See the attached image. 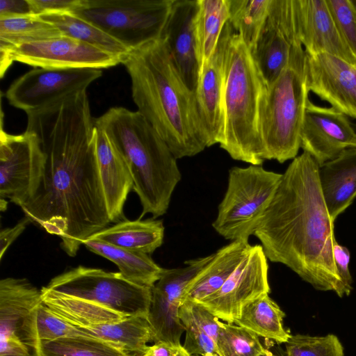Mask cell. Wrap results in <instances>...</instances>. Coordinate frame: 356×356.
Here are the masks:
<instances>
[{
	"label": "cell",
	"mask_w": 356,
	"mask_h": 356,
	"mask_svg": "<svg viewBox=\"0 0 356 356\" xmlns=\"http://www.w3.org/2000/svg\"><path fill=\"white\" fill-rule=\"evenodd\" d=\"M44 156L36 135L0 131V199L19 207L35 193L44 168Z\"/></svg>",
	"instance_id": "obj_11"
},
{
	"label": "cell",
	"mask_w": 356,
	"mask_h": 356,
	"mask_svg": "<svg viewBox=\"0 0 356 356\" xmlns=\"http://www.w3.org/2000/svg\"><path fill=\"white\" fill-rule=\"evenodd\" d=\"M31 220L25 216L14 227L1 229L0 232V259L1 260L10 245L24 231Z\"/></svg>",
	"instance_id": "obj_44"
},
{
	"label": "cell",
	"mask_w": 356,
	"mask_h": 356,
	"mask_svg": "<svg viewBox=\"0 0 356 356\" xmlns=\"http://www.w3.org/2000/svg\"><path fill=\"white\" fill-rule=\"evenodd\" d=\"M46 287L99 303L127 316L148 317L152 300V289L129 282L119 272L83 266L54 277Z\"/></svg>",
	"instance_id": "obj_9"
},
{
	"label": "cell",
	"mask_w": 356,
	"mask_h": 356,
	"mask_svg": "<svg viewBox=\"0 0 356 356\" xmlns=\"http://www.w3.org/2000/svg\"><path fill=\"white\" fill-rule=\"evenodd\" d=\"M40 16L56 26L63 35L86 42L117 56L122 62L130 51L99 27L72 13H47Z\"/></svg>",
	"instance_id": "obj_29"
},
{
	"label": "cell",
	"mask_w": 356,
	"mask_h": 356,
	"mask_svg": "<svg viewBox=\"0 0 356 356\" xmlns=\"http://www.w3.org/2000/svg\"><path fill=\"white\" fill-rule=\"evenodd\" d=\"M76 327L90 336L118 343L134 354L145 353L147 343L153 341L152 329L147 316H129L113 323Z\"/></svg>",
	"instance_id": "obj_30"
},
{
	"label": "cell",
	"mask_w": 356,
	"mask_h": 356,
	"mask_svg": "<svg viewBox=\"0 0 356 356\" xmlns=\"http://www.w3.org/2000/svg\"><path fill=\"white\" fill-rule=\"evenodd\" d=\"M175 356H191L189 353L183 348Z\"/></svg>",
	"instance_id": "obj_46"
},
{
	"label": "cell",
	"mask_w": 356,
	"mask_h": 356,
	"mask_svg": "<svg viewBox=\"0 0 356 356\" xmlns=\"http://www.w3.org/2000/svg\"><path fill=\"white\" fill-rule=\"evenodd\" d=\"M7 202L6 200L0 199V209L1 211L6 210Z\"/></svg>",
	"instance_id": "obj_47"
},
{
	"label": "cell",
	"mask_w": 356,
	"mask_h": 356,
	"mask_svg": "<svg viewBox=\"0 0 356 356\" xmlns=\"http://www.w3.org/2000/svg\"><path fill=\"white\" fill-rule=\"evenodd\" d=\"M41 291L26 279L0 281V356H42L36 325Z\"/></svg>",
	"instance_id": "obj_10"
},
{
	"label": "cell",
	"mask_w": 356,
	"mask_h": 356,
	"mask_svg": "<svg viewBox=\"0 0 356 356\" xmlns=\"http://www.w3.org/2000/svg\"><path fill=\"white\" fill-rule=\"evenodd\" d=\"M131 81L138 111L154 127L177 159L205 148L193 92L183 81L163 38L129 52L122 62Z\"/></svg>",
	"instance_id": "obj_3"
},
{
	"label": "cell",
	"mask_w": 356,
	"mask_h": 356,
	"mask_svg": "<svg viewBox=\"0 0 356 356\" xmlns=\"http://www.w3.org/2000/svg\"><path fill=\"white\" fill-rule=\"evenodd\" d=\"M173 0H81L72 13L99 27L130 51L157 40Z\"/></svg>",
	"instance_id": "obj_8"
},
{
	"label": "cell",
	"mask_w": 356,
	"mask_h": 356,
	"mask_svg": "<svg viewBox=\"0 0 356 356\" xmlns=\"http://www.w3.org/2000/svg\"><path fill=\"white\" fill-rule=\"evenodd\" d=\"M251 245L234 241L213 253L210 262L193 279L184 290V301L200 302L219 290L248 253Z\"/></svg>",
	"instance_id": "obj_24"
},
{
	"label": "cell",
	"mask_w": 356,
	"mask_h": 356,
	"mask_svg": "<svg viewBox=\"0 0 356 356\" xmlns=\"http://www.w3.org/2000/svg\"><path fill=\"white\" fill-rule=\"evenodd\" d=\"M350 2L353 8L355 9V10L356 11V0H350Z\"/></svg>",
	"instance_id": "obj_48"
},
{
	"label": "cell",
	"mask_w": 356,
	"mask_h": 356,
	"mask_svg": "<svg viewBox=\"0 0 356 356\" xmlns=\"http://www.w3.org/2000/svg\"><path fill=\"white\" fill-rule=\"evenodd\" d=\"M298 38L305 53H326L356 66V58L341 38L326 0H293Z\"/></svg>",
	"instance_id": "obj_21"
},
{
	"label": "cell",
	"mask_w": 356,
	"mask_h": 356,
	"mask_svg": "<svg viewBox=\"0 0 356 356\" xmlns=\"http://www.w3.org/2000/svg\"><path fill=\"white\" fill-rule=\"evenodd\" d=\"M216 346L219 356H262L270 352L259 336L235 323H220Z\"/></svg>",
	"instance_id": "obj_35"
},
{
	"label": "cell",
	"mask_w": 356,
	"mask_h": 356,
	"mask_svg": "<svg viewBox=\"0 0 356 356\" xmlns=\"http://www.w3.org/2000/svg\"><path fill=\"white\" fill-rule=\"evenodd\" d=\"M101 70L35 67L15 79L5 93L8 103L25 112L42 108L63 97L86 90L102 76Z\"/></svg>",
	"instance_id": "obj_12"
},
{
	"label": "cell",
	"mask_w": 356,
	"mask_h": 356,
	"mask_svg": "<svg viewBox=\"0 0 356 356\" xmlns=\"http://www.w3.org/2000/svg\"><path fill=\"white\" fill-rule=\"evenodd\" d=\"M164 232L163 220L156 218L142 220L139 218L116 222L88 239L149 254L163 244Z\"/></svg>",
	"instance_id": "obj_26"
},
{
	"label": "cell",
	"mask_w": 356,
	"mask_h": 356,
	"mask_svg": "<svg viewBox=\"0 0 356 356\" xmlns=\"http://www.w3.org/2000/svg\"><path fill=\"white\" fill-rule=\"evenodd\" d=\"M40 348L42 356H131L120 345L94 337L42 341Z\"/></svg>",
	"instance_id": "obj_34"
},
{
	"label": "cell",
	"mask_w": 356,
	"mask_h": 356,
	"mask_svg": "<svg viewBox=\"0 0 356 356\" xmlns=\"http://www.w3.org/2000/svg\"><path fill=\"white\" fill-rule=\"evenodd\" d=\"M286 356H344L339 339L333 334L291 335L285 343Z\"/></svg>",
	"instance_id": "obj_36"
},
{
	"label": "cell",
	"mask_w": 356,
	"mask_h": 356,
	"mask_svg": "<svg viewBox=\"0 0 356 356\" xmlns=\"http://www.w3.org/2000/svg\"><path fill=\"white\" fill-rule=\"evenodd\" d=\"M262 356H282V355H277V354H274L271 351H270L268 354L262 355Z\"/></svg>",
	"instance_id": "obj_49"
},
{
	"label": "cell",
	"mask_w": 356,
	"mask_h": 356,
	"mask_svg": "<svg viewBox=\"0 0 356 356\" xmlns=\"http://www.w3.org/2000/svg\"><path fill=\"white\" fill-rule=\"evenodd\" d=\"M63 36L53 24L38 15L0 19V47L12 49L24 44Z\"/></svg>",
	"instance_id": "obj_31"
},
{
	"label": "cell",
	"mask_w": 356,
	"mask_h": 356,
	"mask_svg": "<svg viewBox=\"0 0 356 356\" xmlns=\"http://www.w3.org/2000/svg\"><path fill=\"white\" fill-rule=\"evenodd\" d=\"M266 88L251 52L235 31L225 58V126L220 143L234 160L254 165L265 161L260 108Z\"/></svg>",
	"instance_id": "obj_5"
},
{
	"label": "cell",
	"mask_w": 356,
	"mask_h": 356,
	"mask_svg": "<svg viewBox=\"0 0 356 356\" xmlns=\"http://www.w3.org/2000/svg\"><path fill=\"white\" fill-rule=\"evenodd\" d=\"M199 0H173L162 36L183 81L195 90L202 61L197 32Z\"/></svg>",
	"instance_id": "obj_18"
},
{
	"label": "cell",
	"mask_w": 356,
	"mask_h": 356,
	"mask_svg": "<svg viewBox=\"0 0 356 356\" xmlns=\"http://www.w3.org/2000/svg\"><path fill=\"white\" fill-rule=\"evenodd\" d=\"M191 279V273L184 268H163L160 279L152 288L148 321L154 343L181 346L180 339L185 329L179 317V309Z\"/></svg>",
	"instance_id": "obj_20"
},
{
	"label": "cell",
	"mask_w": 356,
	"mask_h": 356,
	"mask_svg": "<svg viewBox=\"0 0 356 356\" xmlns=\"http://www.w3.org/2000/svg\"><path fill=\"white\" fill-rule=\"evenodd\" d=\"M337 29L356 58V11L350 0H326Z\"/></svg>",
	"instance_id": "obj_38"
},
{
	"label": "cell",
	"mask_w": 356,
	"mask_h": 356,
	"mask_svg": "<svg viewBox=\"0 0 356 356\" xmlns=\"http://www.w3.org/2000/svg\"><path fill=\"white\" fill-rule=\"evenodd\" d=\"M333 256L339 276L349 296L353 289V279L348 267L350 252L346 247L339 244L336 240L333 245Z\"/></svg>",
	"instance_id": "obj_42"
},
{
	"label": "cell",
	"mask_w": 356,
	"mask_h": 356,
	"mask_svg": "<svg viewBox=\"0 0 356 356\" xmlns=\"http://www.w3.org/2000/svg\"><path fill=\"white\" fill-rule=\"evenodd\" d=\"M267 259L261 245H251L221 288L198 303L218 319L234 323L245 304L270 293Z\"/></svg>",
	"instance_id": "obj_14"
},
{
	"label": "cell",
	"mask_w": 356,
	"mask_h": 356,
	"mask_svg": "<svg viewBox=\"0 0 356 356\" xmlns=\"http://www.w3.org/2000/svg\"><path fill=\"white\" fill-rule=\"evenodd\" d=\"M36 325L41 341L65 337H92L57 317L42 302L36 309Z\"/></svg>",
	"instance_id": "obj_37"
},
{
	"label": "cell",
	"mask_w": 356,
	"mask_h": 356,
	"mask_svg": "<svg viewBox=\"0 0 356 356\" xmlns=\"http://www.w3.org/2000/svg\"><path fill=\"white\" fill-rule=\"evenodd\" d=\"M321 192L334 222L356 197V148L343 151L318 167Z\"/></svg>",
	"instance_id": "obj_23"
},
{
	"label": "cell",
	"mask_w": 356,
	"mask_h": 356,
	"mask_svg": "<svg viewBox=\"0 0 356 356\" xmlns=\"http://www.w3.org/2000/svg\"><path fill=\"white\" fill-rule=\"evenodd\" d=\"M308 94L305 51L299 42L293 45L286 67L263 95L260 131L265 160L282 163L297 156Z\"/></svg>",
	"instance_id": "obj_6"
},
{
	"label": "cell",
	"mask_w": 356,
	"mask_h": 356,
	"mask_svg": "<svg viewBox=\"0 0 356 356\" xmlns=\"http://www.w3.org/2000/svg\"><path fill=\"white\" fill-rule=\"evenodd\" d=\"M179 312L186 315L216 343L221 322L208 309L199 303L184 301L181 303Z\"/></svg>",
	"instance_id": "obj_40"
},
{
	"label": "cell",
	"mask_w": 356,
	"mask_h": 356,
	"mask_svg": "<svg viewBox=\"0 0 356 356\" xmlns=\"http://www.w3.org/2000/svg\"><path fill=\"white\" fill-rule=\"evenodd\" d=\"M35 15L47 13H72L81 0H29Z\"/></svg>",
	"instance_id": "obj_41"
},
{
	"label": "cell",
	"mask_w": 356,
	"mask_h": 356,
	"mask_svg": "<svg viewBox=\"0 0 356 356\" xmlns=\"http://www.w3.org/2000/svg\"><path fill=\"white\" fill-rule=\"evenodd\" d=\"M33 14L29 0H0V19Z\"/></svg>",
	"instance_id": "obj_43"
},
{
	"label": "cell",
	"mask_w": 356,
	"mask_h": 356,
	"mask_svg": "<svg viewBox=\"0 0 356 356\" xmlns=\"http://www.w3.org/2000/svg\"><path fill=\"white\" fill-rule=\"evenodd\" d=\"M44 156L33 196L20 207L31 221L61 239L74 257L83 242L111 222L101 181L96 126L86 90L26 112Z\"/></svg>",
	"instance_id": "obj_1"
},
{
	"label": "cell",
	"mask_w": 356,
	"mask_h": 356,
	"mask_svg": "<svg viewBox=\"0 0 356 356\" xmlns=\"http://www.w3.org/2000/svg\"><path fill=\"white\" fill-rule=\"evenodd\" d=\"M96 152L110 222H118L124 219V206L134 186L132 176L124 157L97 126Z\"/></svg>",
	"instance_id": "obj_22"
},
{
	"label": "cell",
	"mask_w": 356,
	"mask_h": 356,
	"mask_svg": "<svg viewBox=\"0 0 356 356\" xmlns=\"http://www.w3.org/2000/svg\"><path fill=\"white\" fill-rule=\"evenodd\" d=\"M83 245L94 253L113 262L124 279L138 286L152 289L160 279L163 270L149 254L143 252L88 239Z\"/></svg>",
	"instance_id": "obj_27"
},
{
	"label": "cell",
	"mask_w": 356,
	"mask_h": 356,
	"mask_svg": "<svg viewBox=\"0 0 356 356\" xmlns=\"http://www.w3.org/2000/svg\"><path fill=\"white\" fill-rule=\"evenodd\" d=\"M307 152L293 159L254 235L268 259L295 272L315 289L348 296L333 256L334 226Z\"/></svg>",
	"instance_id": "obj_2"
},
{
	"label": "cell",
	"mask_w": 356,
	"mask_h": 356,
	"mask_svg": "<svg viewBox=\"0 0 356 356\" xmlns=\"http://www.w3.org/2000/svg\"><path fill=\"white\" fill-rule=\"evenodd\" d=\"M234 32L228 20L213 54L202 63L197 86L193 92L195 111L206 147L220 144L223 138L225 58Z\"/></svg>",
	"instance_id": "obj_13"
},
{
	"label": "cell",
	"mask_w": 356,
	"mask_h": 356,
	"mask_svg": "<svg viewBox=\"0 0 356 356\" xmlns=\"http://www.w3.org/2000/svg\"><path fill=\"white\" fill-rule=\"evenodd\" d=\"M0 54L13 62L43 68L102 70L122 63L117 56L107 51L64 35L12 49L0 47Z\"/></svg>",
	"instance_id": "obj_15"
},
{
	"label": "cell",
	"mask_w": 356,
	"mask_h": 356,
	"mask_svg": "<svg viewBox=\"0 0 356 356\" xmlns=\"http://www.w3.org/2000/svg\"><path fill=\"white\" fill-rule=\"evenodd\" d=\"M42 302L57 317L78 327H90L121 321L123 314L85 299L66 295L44 286Z\"/></svg>",
	"instance_id": "obj_25"
},
{
	"label": "cell",
	"mask_w": 356,
	"mask_h": 356,
	"mask_svg": "<svg viewBox=\"0 0 356 356\" xmlns=\"http://www.w3.org/2000/svg\"><path fill=\"white\" fill-rule=\"evenodd\" d=\"M298 42L293 0H270L268 17L252 53L266 86L286 67L291 49Z\"/></svg>",
	"instance_id": "obj_16"
},
{
	"label": "cell",
	"mask_w": 356,
	"mask_h": 356,
	"mask_svg": "<svg viewBox=\"0 0 356 356\" xmlns=\"http://www.w3.org/2000/svg\"><path fill=\"white\" fill-rule=\"evenodd\" d=\"M186 337L183 348L191 356H213L218 355L216 343L201 328L197 326L186 315L179 312Z\"/></svg>",
	"instance_id": "obj_39"
},
{
	"label": "cell",
	"mask_w": 356,
	"mask_h": 356,
	"mask_svg": "<svg viewBox=\"0 0 356 356\" xmlns=\"http://www.w3.org/2000/svg\"><path fill=\"white\" fill-rule=\"evenodd\" d=\"M229 20V0H199L197 32L202 63L213 54Z\"/></svg>",
	"instance_id": "obj_33"
},
{
	"label": "cell",
	"mask_w": 356,
	"mask_h": 356,
	"mask_svg": "<svg viewBox=\"0 0 356 356\" xmlns=\"http://www.w3.org/2000/svg\"><path fill=\"white\" fill-rule=\"evenodd\" d=\"M213 356H219V355H213Z\"/></svg>",
	"instance_id": "obj_51"
},
{
	"label": "cell",
	"mask_w": 356,
	"mask_h": 356,
	"mask_svg": "<svg viewBox=\"0 0 356 356\" xmlns=\"http://www.w3.org/2000/svg\"><path fill=\"white\" fill-rule=\"evenodd\" d=\"M300 147L318 165L356 148V131L348 116L330 107L317 106L309 99L300 132Z\"/></svg>",
	"instance_id": "obj_17"
},
{
	"label": "cell",
	"mask_w": 356,
	"mask_h": 356,
	"mask_svg": "<svg viewBox=\"0 0 356 356\" xmlns=\"http://www.w3.org/2000/svg\"><path fill=\"white\" fill-rule=\"evenodd\" d=\"M284 316L279 305L265 294L245 304L234 323L259 337L286 343L291 335L284 327Z\"/></svg>",
	"instance_id": "obj_28"
},
{
	"label": "cell",
	"mask_w": 356,
	"mask_h": 356,
	"mask_svg": "<svg viewBox=\"0 0 356 356\" xmlns=\"http://www.w3.org/2000/svg\"><path fill=\"white\" fill-rule=\"evenodd\" d=\"M133 356H149L148 353L146 351L145 353L143 354H134Z\"/></svg>",
	"instance_id": "obj_50"
},
{
	"label": "cell",
	"mask_w": 356,
	"mask_h": 356,
	"mask_svg": "<svg viewBox=\"0 0 356 356\" xmlns=\"http://www.w3.org/2000/svg\"><path fill=\"white\" fill-rule=\"evenodd\" d=\"M181 348L182 346L159 341L149 346L147 352L149 356H175Z\"/></svg>",
	"instance_id": "obj_45"
},
{
	"label": "cell",
	"mask_w": 356,
	"mask_h": 356,
	"mask_svg": "<svg viewBox=\"0 0 356 356\" xmlns=\"http://www.w3.org/2000/svg\"><path fill=\"white\" fill-rule=\"evenodd\" d=\"M282 174L261 165L233 167L229 171L228 184L212 226L231 241L248 242L270 204Z\"/></svg>",
	"instance_id": "obj_7"
},
{
	"label": "cell",
	"mask_w": 356,
	"mask_h": 356,
	"mask_svg": "<svg viewBox=\"0 0 356 356\" xmlns=\"http://www.w3.org/2000/svg\"><path fill=\"white\" fill-rule=\"evenodd\" d=\"M125 159L133 189L143 208L152 218L164 215L181 175L177 159L154 127L137 111L112 107L95 119Z\"/></svg>",
	"instance_id": "obj_4"
},
{
	"label": "cell",
	"mask_w": 356,
	"mask_h": 356,
	"mask_svg": "<svg viewBox=\"0 0 356 356\" xmlns=\"http://www.w3.org/2000/svg\"><path fill=\"white\" fill-rule=\"evenodd\" d=\"M270 0H229V21L251 54L268 14Z\"/></svg>",
	"instance_id": "obj_32"
},
{
	"label": "cell",
	"mask_w": 356,
	"mask_h": 356,
	"mask_svg": "<svg viewBox=\"0 0 356 356\" xmlns=\"http://www.w3.org/2000/svg\"><path fill=\"white\" fill-rule=\"evenodd\" d=\"M307 89L356 119V66L336 56L305 53Z\"/></svg>",
	"instance_id": "obj_19"
}]
</instances>
